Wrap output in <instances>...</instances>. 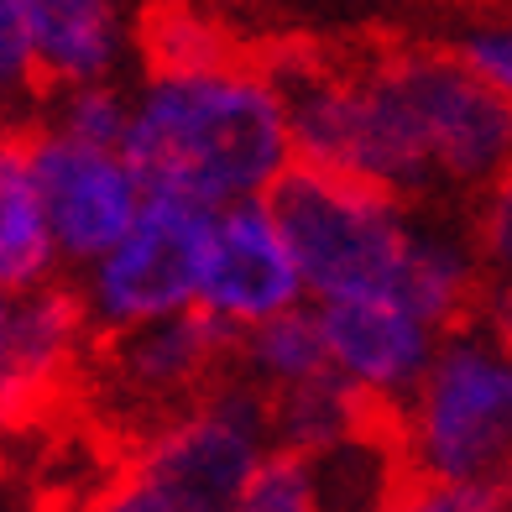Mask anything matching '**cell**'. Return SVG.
I'll list each match as a JSON object with an SVG mask.
<instances>
[{"instance_id": "obj_1", "label": "cell", "mask_w": 512, "mask_h": 512, "mask_svg": "<svg viewBox=\"0 0 512 512\" xmlns=\"http://www.w3.org/2000/svg\"><path fill=\"white\" fill-rule=\"evenodd\" d=\"M298 168L340 173L403 204L481 199L512 168V110L450 42L272 58Z\"/></svg>"}, {"instance_id": "obj_2", "label": "cell", "mask_w": 512, "mask_h": 512, "mask_svg": "<svg viewBox=\"0 0 512 512\" xmlns=\"http://www.w3.org/2000/svg\"><path fill=\"white\" fill-rule=\"evenodd\" d=\"M126 157L147 194L209 215L262 204L298 168V142L272 58L220 42L204 58L147 63L131 89Z\"/></svg>"}, {"instance_id": "obj_3", "label": "cell", "mask_w": 512, "mask_h": 512, "mask_svg": "<svg viewBox=\"0 0 512 512\" xmlns=\"http://www.w3.org/2000/svg\"><path fill=\"white\" fill-rule=\"evenodd\" d=\"M392 429L413 481L497 492L512 471V340L486 319L450 330Z\"/></svg>"}, {"instance_id": "obj_4", "label": "cell", "mask_w": 512, "mask_h": 512, "mask_svg": "<svg viewBox=\"0 0 512 512\" xmlns=\"http://www.w3.org/2000/svg\"><path fill=\"white\" fill-rule=\"evenodd\" d=\"M272 209L298 256L309 304L398 293L418 230L413 204L340 173L293 168L288 183L272 194Z\"/></svg>"}, {"instance_id": "obj_5", "label": "cell", "mask_w": 512, "mask_h": 512, "mask_svg": "<svg viewBox=\"0 0 512 512\" xmlns=\"http://www.w3.org/2000/svg\"><path fill=\"white\" fill-rule=\"evenodd\" d=\"M277 455L272 403L236 371L136 445L131 476L168 512H236Z\"/></svg>"}, {"instance_id": "obj_6", "label": "cell", "mask_w": 512, "mask_h": 512, "mask_svg": "<svg viewBox=\"0 0 512 512\" xmlns=\"http://www.w3.org/2000/svg\"><path fill=\"white\" fill-rule=\"evenodd\" d=\"M230 361H236V340L194 309L126 335H100L84 382L110 424L136 434L142 445L183 408H194L204 392H215L230 377Z\"/></svg>"}, {"instance_id": "obj_7", "label": "cell", "mask_w": 512, "mask_h": 512, "mask_svg": "<svg viewBox=\"0 0 512 512\" xmlns=\"http://www.w3.org/2000/svg\"><path fill=\"white\" fill-rule=\"evenodd\" d=\"M215 215L183 199L147 194L142 220L126 230L105 262L84 272V309L95 335H126L157 319H178L199 309L204 283V251Z\"/></svg>"}, {"instance_id": "obj_8", "label": "cell", "mask_w": 512, "mask_h": 512, "mask_svg": "<svg viewBox=\"0 0 512 512\" xmlns=\"http://www.w3.org/2000/svg\"><path fill=\"white\" fill-rule=\"evenodd\" d=\"M32 173L42 209H48L58 262L68 267L89 272L95 262H105L147 209V183L126 152L68 142L48 126H32Z\"/></svg>"}, {"instance_id": "obj_9", "label": "cell", "mask_w": 512, "mask_h": 512, "mask_svg": "<svg viewBox=\"0 0 512 512\" xmlns=\"http://www.w3.org/2000/svg\"><path fill=\"white\" fill-rule=\"evenodd\" d=\"M298 309H309V288L272 199L220 209L209 225L199 314L215 319L230 340H241Z\"/></svg>"}, {"instance_id": "obj_10", "label": "cell", "mask_w": 512, "mask_h": 512, "mask_svg": "<svg viewBox=\"0 0 512 512\" xmlns=\"http://www.w3.org/2000/svg\"><path fill=\"white\" fill-rule=\"evenodd\" d=\"M314 319L324 335V356H330V377L345 382L382 418H392L413 398L445 345V330L429 324L413 304H403L398 293L314 304Z\"/></svg>"}, {"instance_id": "obj_11", "label": "cell", "mask_w": 512, "mask_h": 512, "mask_svg": "<svg viewBox=\"0 0 512 512\" xmlns=\"http://www.w3.org/2000/svg\"><path fill=\"white\" fill-rule=\"evenodd\" d=\"M95 324H89L84 293L74 283H42L32 293H16L11 304V366L0 387V424H27L84 382L95 356Z\"/></svg>"}, {"instance_id": "obj_12", "label": "cell", "mask_w": 512, "mask_h": 512, "mask_svg": "<svg viewBox=\"0 0 512 512\" xmlns=\"http://www.w3.org/2000/svg\"><path fill=\"white\" fill-rule=\"evenodd\" d=\"M37 95L115 84L131 53H142L136 21L105 0H32Z\"/></svg>"}, {"instance_id": "obj_13", "label": "cell", "mask_w": 512, "mask_h": 512, "mask_svg": "<svg viewBox=\"0 0 512 512\" xmlns=\"http://www.w3.org/2000/svg\"><path fill=\"white\" fill-rule=\"evenodd\" d=\"M398 298L413 304L429 324H439L445 335L460 330V324H471V319H481L486 298H492V272H486V262H481L476 230L455 225V220L418 215L408 267L398 277Z\"/></svg>"}, {"instance_id": "obj_14", "label": "cell", "mask_w": 512, "mask_h": 512, "mask_svg": "<svg viewBox=\"0 0 512 512\" xmlns=\"http://www.w3.org/2000/svg\"><path fill=\"white\" fill-rule=\"evenodd\" d=\"M58 246L32 173V131L0 126V288L32 293L53 283Z\"/></svg>"}, {"instance_id": "obj_15", "label": "cell", "mask_w": 512, "mask_h": 512, "mask_svg": "<svg viewBox=\"0 0 512 512\" xmlns=\"http://www.w3.org/2000/svg\"><path fill=\"white\" fill-rule=\"evenodd\" d=\"M309 476H314L319 512H392L413 486V471H408V455L398 445L392 418H377L356 439L314 455Z\"/></svg>"}, {"instance_id": "obj_16", "label": "cell", "mask_w": 512, "mask_h": 512, "mask_svg": "<svg viewBox=\"0 0 512 512\" xmlns=\"http://www.w3.org/2000/svg\"><path fill=\"white\" fill-rule=\"evenodd\" d=\"M230 371L256 387L262 398H283V392H298L319 377H330V356H324V335H319V319H314V304L298 309V314H283L251 330L236 340V361Z\"/></svg>"}, {"instance_id": "obj_17", "label": "cell", "mask_w": 512, "mask_h": 512, "mask_svg": "<svg viewBox=\"0 0 512 512\" xmlns=\"http://www.w3.org/2000/svg\"><path fill=\"white\" fill-rule=\"evenodd\" d=\"M377 408H366L361 398L345 382L335 377H319L298 392H283L272 398V434H277V450L298 455V460H314L324 450L356 439L366 424H377Z\"/></svg>"}, {"instance_id": "obj_18", "label": "cell", "mask_w": 512, "mask_h": 512, "mask_svg": "<svg viewBox=\"0 0 512 512\" xmlns=\"http://www.w3.org/2000/svg\"><path fill=\"white\" fill-rule=\"evenodd\" d=\"M48 131L68 136V142H84V147H110V152H126V131H131V89L121 84H95V89H63L53 95Z\"/></svg>"}, {"instance_id": "obj_19", "label": "cell", "mask_w": 512, "mask_h": 512, "mask_svg": "<svg viewBox=\"0 0 512 512\" xmlns=\"http://www.w3.org/2000/svg\"><path fill=\"white\" fill-rule=\"evenodd\" d=\"M450 53L512 110V11H502V16H476L471 27L455 32Z\"/></svg>"}, {"instance_id": "obj_20", "label": "cell", "mask_w": 512, "mask_h": 512, "mask_svg": "<svg viewBox=\"0 0 512 512\" xmlns=\"http://www.w3.org/2000/svg\"><path fill=\"white\" fill-rule=\"evenodd\" d=\"M236 512H319L309 460H298V455H283V450H277V455L267 460V471L251 481V492L241 497Z\"/></svg>"}, {"instance_id": "obj_21", "label": "cell", "mask_w": 512, "mask_h": 512, "mask_svg": "<svg viewBox=\"0 0 512 512\" xmlns=\"http://www.w3.org/2000/svg\"><path fill=\"white\" fill-rule=\"evenodd\" d=\"M471 230H476V246H481V262L492 272V283L512 288V168L476 199Z\"/></svg>"}, {"instance_id": "obj_22", "label": "cell", "mask_w": 512, "mask_h": 512, "mask_svg": "<svg viewBox=\"0 0 512 512\" xmlns=\"http://www.w3.org/2000/svg\"><path fill=\"white\" fill-rule=\"evenodd\" d=\"M0 95H37L32 0H0Z\"/></svg>"}, {"instance_id": "obj_23", "label": "cell", "mask_w": 512, "mask_h": 512, "mask_svg": "<svg viewBox=\"0 0 512 512\" xmlns=\"http://www.w3.org/2000/svg\"><path fill=\"white\" fill-rule=\"evenodd\" d=\"M392 512H507L497 492H481V486H424L413 481L408 497Z\"/></svg>"}, {"instance_id": "obj_24", "label": "cell", "mask_w": 512, "mask_h": 512, "mask_svg": "<svg viewBox=\"0 0 512 512\" xmlns=\"http://www.w3.org/2000/svg\"><path fill=\"white\" fill-rule=\"evenodd\" d=\"M74 512H168V507H162L147 486L126 471V476H115V481H100Z\"/></svg>"}, {"instance_id": "obj_25", "label": "cell", "mask_w": 512, "mask_h": 512, "mask_svg": "<svg viewBox=\"0 0 512 512\" xmlns=\"http://www.w3.org/2000/svg\"><path fill=\"white\" fill-rule=\"evenodd\" d=\"M481 319L492 324V330H502V335L512 340V288L492 283V298H486V309H481Z\"/></svg>"}, {"instance_id": "obj_26", "label": "cell", "mask_w": 512, "mask_h": 512, "mask_svg": "<svg viewBox=\"0 0 512 512\" xmlns=\"http://www.w3.org/2000/svg\"><path fill=\"white\" fill-rule=\"evenodd\" d=\"M11 304L16 293L0 288V387H6V366H11Z\"/></svg>"}, {"instance_id": "obj_27", "label": "cell", "mask_w": 512, "mask_h": 512, "mask_svg": "<svg viewBox=\"0 0 512 512\" xmlns=\"http://www.w3.org/2000/svg\"><path fill=\"white\" fill-rule=\"evenodd\" d=\"M497 497H502V507H507V512H512V471H507V476H502V486H497Z\"/></svg>"}]
</instances>
